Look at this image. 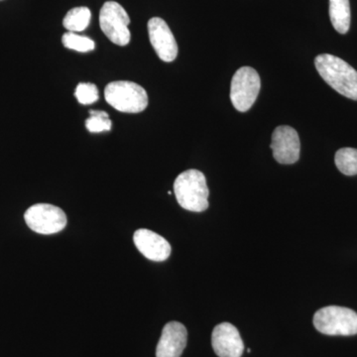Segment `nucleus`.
Returning a JSON list of instances; mask_svg holds the SVG:
<instances>
[{
	"label": "nucleus",
	"instance_id": "423d86ee",
	"mask_svg": "<svg viewBox=\"0 0 357 357\" xmlns=\"http://www.w3.org/2000/svg\"><path fill=\"white\" fill-rule=\"evenodd\" d=\"M130 23L126 9L115 1L103 4L100 13V25L102 32L119 46H126L130 42L131 34L128 29Z\"/></svg>",
	"mask_w": 357,
	"mask_h": 357
},
{
	"label": "nucleus",
	"instance_id": "a211bd4d",
	"mask_svg": "<svg viewBox=\"0 0 357 357\" xmlns=\"http://www.w3.org/2000/svg\"><path fill=\"white\" fill-rule=\"evenodd\" d=\"M75 96H76L77 102L82 105H93L98 100V89L96 84L81 83L77 86Z\"/></svg>",
	"mask_w": 357,
	"mask_h": 357
},
{
	"label": "nucleus",
	"instance_id": "f257e3e1",
	"mask_svg": "<svg viewBox=\"0 0 357 357\" xmlns=\"http://www.w3.org/2000/svg\"><path fill=\"white\" fill-rule=\"evenodd\" d=\"M319 76L345 98L357 100V70L342 59L321 54L314 59Z\"/></svg>",
	"mask_w": 357,
	"mask_h": 357
},
{
	"label": "nucleus",
	"instance_id": "f03ea898",
	"mask_svg": "<svg viewBox=\"0 0 357 357\" xmlns=\"http://www.w3.org/2000/svg\"><path fill=\"white\" fill-rule=\"evenodd\" d=\"M174 192L178 204L185 210L202 213L208 208L206 178L199 170L185 171L174 183Z\"/></svg>",
	"mask_w": 357,
	"mask_h": 357
},
{
	"label": "nucleus",
	"instance_id": "6ab92c4d",
	"mask_svg": "<svg viewBox=\"0 0 357 357\" xmlns=\"http://www.w3.org/2000/svg\"><path fill=\"white\" fill-rule=\"evenodd\" d=\"M248 354H250V352H251V349H248Z\"/></svg>",
	"mask_w": 357,
	"mask_h": 357
},
{
	"label": "nucleus",
	"instance_id": "2eb2a0df",
	"mask_svg": "<svg viewBox=\"0 0 357 357\" xmlns=\"http://www.w3.org/2000/svg\"><path fill=\"white\" fill-rule=\"evenodd\" d=\"M335 165L344 175H357V149L342 148L335 156Z\"/></svg>",
	"mask_w": 357,
	"mask_h": 357
},
{
	"label": "nucleus",
	"instance_id": "9b49d317",
	"mask_svg": "<svg viewBox=\"0 0 357 357\" xmlns=\"http://www.w3.org/2000/svg\"><path fill=\"white\" fill-rule=\"evenodd\" d=\"M134 244L141 255L155 262L165 261L171 255V245L164 237L152 230H136L133 236Z\"/></svg>",
	"mask_w": 357,
	"mask_h": 357
},
{
	"label": "nucleus",
	"instance_id": "f3484780",
	"mask_svg": "<svg viewBox=\"0 0 357 357\" xmlns=\"http://www.w3.org/2000/svg\"><path fill=\"white\" fill-rule=\"evenodd\" d=\"M112 122L109 115L102 110H91L86 121V128L91 133L105 132L112 130Z\"/></svg>",
	"mask_w": 357,
	"mask_h": 357
},
{
	"label": "nucleus",
	"instance_id": "dca6fc26",
	"mask_svg": "<svg viewBox=\"0 0 357 357\" xmlns=\"http://www.w3.org/2000/svg\"><path fill=\"white\" fill-rule=\"evenodd\" d=\"M63 45L70 50L88 53L95 50L96 44L91 38L74 32H67L62 37Z\"/></svg>",
	"mask_w": 357,
	"mask_h": 357
},
{
	"label": "nucleus",
	"instance_id": "f8f14e48",
	"mask_svg": "<svg viewBox=\"0 0 357 357\" xmlns=\"http://www.w3.org/2000/svg\"><path fill=\"white\" fill-rule=\"evenodd\" d=\"M188 332L184 325L170 321L164 326L156 349V357H181L187 345Z\"/></svg>",
	"mask_w": 357,
	"mask_h": 357
},
{
	"label": "nucleus",
	"instance_id": "6e6552de",
	"mask_svg": "<svg viewBox=\"0 0 357 357\" xmlns=\"http://www.w3.org/2000/svg\"><path fill=\"white\" fill-rule=\"evenodd\" d=\"M271 149L278 163H296L300 158L301 142L297 131L288 126H278L272 134Z\"/></svg>",
	"mask_w": 357,
	"mask_h": 357
},
{
	"label": "nucleus",
	"instance_id": "0eeeda50",
	"mask_svg": "<svg viewBox=\"0 0 357 357\" xmlns=\"http://www.w3.org/2000/svg\"><path fill=\"white\" fill-rule=\"evenodd\" d=\"M24 220L30 229L40 234H54L62 231L67 225V215L58 206L37 204L25 211Z\"/></svg>",
	"mask_w": 357,
	"mask_h": 357
},
{
	"label": "nucleus",
	"instance_id": "9d476101",
	"mask_svg": "<svg viewBox=\"0 0 357 357\" xmlns=\"http://www.w3.org/2000/svg\"><path fill=\"white\" fill-rule=\"evenodd\" d=\"M211 344L220 357H241L244 351L243 338L236 326L229 323L220 324L213 328Z\"/></svg>",
	"mask_w": 357,
	"mask_h": 357
},
{
	"label": "nucleus",
	"instance_id": "4468645a",
	"mask_svg": "<svg viewBox=\"0 0 357 357\" xmlns=\"http://www.w3.org/2000/svg\"><path fill=\"white\" fill-rule=\"evenodd\" d=\"M91 13L88 7H75L70 9L63 20V25L69 32H82L89 27Z\"/></svg>",
	"mask_w": 357,
	"mask_h": 357
},
{
	"label": "nucleus",
	"instance_id": "ddd939ff",
	"mask_svg": "<svg viewBox=\"0 0 357 357\" xmlns=\"http://www.w3.org/2000/svg\"><path fill=\"white\" fill-rule=\"evenodd\" d=\"M330 17L333 28L338 33H347L351 27L349 0H330Z\"/></svg>",
	"mask_w": 357,
	"mask_h": 357
},
{
	"label": "nucleus",
	"instance_id": "20e7f679",
	"mask_svg": "<svg viewBox=\"0 0 357 357\" xmlns=\"http://www.w3.org/2000/svg\"><path fill=\"white\" fill-rule=\"evenodd\" d=\"M314 326L317 331L326 335H357V314L349 307H321L314 314Z\"/></svg>",
	"mask_w": 357,
	"mask_h": 357
},
{
	"label": "nucleus",
	"instance_id": "39448f33",
	"mask_svg": "<svg viewBox=\"0 0 357 357\" xmlns=\"http://www.w3.org/2000/svg\"><path fill=\"white\" fill-rule=\"evenodd\" d=\"M261 89L259 75L250 67H243L236 70L230 86V100L236 109L248 112Z\"/></svg>",
	"mask_w": 357,
	"mask_h": 357
},
{
	"label": "nucleus",
	"instance_id": "1a4fd4ad",
	"mask_svg": "<svg viewBox=\"0 0 357 357\" xmlns=\"http://www.w3.org/2000/svg\"><path fill=\"white\" fill-rule=\"evenodd\" d=\"M150 43L158 57L163 62H173L178 55V45L168 24L159 17H153L148 22Z\"/></svg>",
	"mask_w": 357,
	"mask_h": 357
},
{
	"label": "nucleus",
	"instance_id": "7ed1b4c3",
	"mask_svg": "<svg viewBox=\"0 0 357 357\" xmlns=\"http://www.w3.org/2000/svg\"><path fill=\"white\" fill-rule=\"evenodd\" d=\"M105 98L114 109L126 114H139L148 105L146 91L133 82H112L105 86Z\"/></svg>",
	"mask_w": 357,
	"mask_h": 357
}]
</instances>
